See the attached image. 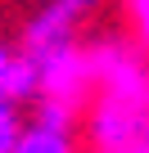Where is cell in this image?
I'll list each match as a JSON object with an SVG mask.
<instances>
[{
  "mask_svg": "<svg viewBox=\"0 0 149 153\" xmlns=\"http://www.w3.org/2000/svg\"><path fill=\"white\" fill-rule=\"evenodd\" d=\"M77 140H82L77 99L36 95L27 104V122H23V135H18L14 153H77Z\"/></svg>",
  "mask_w": 149,
  "mask_h": 153,
  "instance_id": "obj_1",
  "label": "cell"
},
{
  "mask_svg": "<svg viewBox=\"0 0 149 153\" xmlns=\"http://www.w3.org/2000/svg\"><path fill=\"white\" fill-rule=\"evenodd\" d=\"M36 95H41V76H36V63H32V54L23 50V41L0 36V99L32 104Z\"/></svg>",
  "mask_w": 149,
  "mask_h": 153,
  "instance_id": "obj_2",
  "label": "cell"
},
{
  "mask_svg": "<svg viewBox=\"0 0 149 153\" xmlns=\"http://www.w3.org/2000/svg\"><path fill=\"white\" fill-rule=\"evenodd\" d=\"M23 122H27V104L0 99V153H14V144L23 135Z\"/></svg>",
  "mask_w": 149,
  "mask_h": 153,
  "instance_id": "obj_3",
  "label": "cell"
},
{
  "mask_svg": "<svg viewBox=\"0 0 149 153\" xmlns=\"http://www.w3.org/2000/svg\"><path fill=\"white\" fill-rule=\"evenodd\" d=\"M145 153H149V149H145Z\"/></svg>",
  "mask_w": 149,
  "mask_h": 153,
  "instance_id": "obj_4",
  "label": "cell"
}]
</instances>
